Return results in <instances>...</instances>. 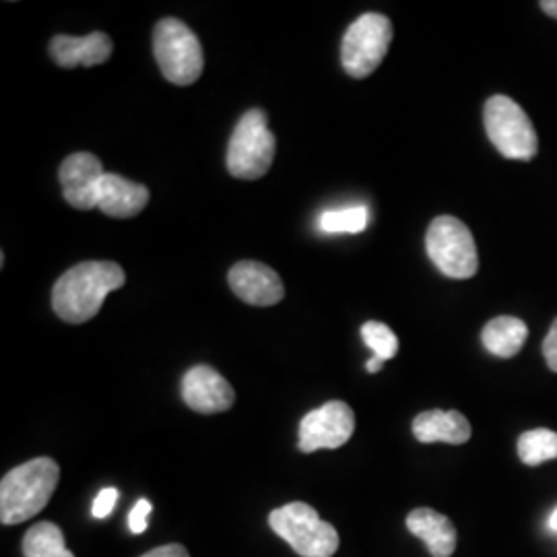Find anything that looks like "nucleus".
I'll use <instances>...</instances> for the list:
<instances>
[{
    "label": "nucleus",
    "mask_w": 557,
    "mask_h": 557,
    "mask_svg": "<svg viewBox=\"0 0 557 557\" xmlns=\"http://www.w3.org/2000/svg\"><path fill=\"white\" fill-rule=\"evenodd\" d=\"M126 283L122 267L110 260H87L69 269L52 289V308L60 319L83 324L98 317L106 298Z\"/></svg>",
    "instance_id": "1"
},
{
    "label": "nucleus",
    "mask_w": 557,
    "mask_h": 557,
    "mask_svg": "<svg viewBox=\"0 0 557 557\" xmlns=\"http://www.w3.org/2000/svg\"><path fill=\"white\" fill-rule=\"evenodd\" d=\"M59 481V462L48 457L34 458L9 471L0 483V522L9 527L38 517Z\"/></svg>",
    "instance_id": "2"
},
{
    "label": "nucleus",
    "mask_w": 557,
    "mask_h": 557,
    "mask_svg": "<svg viewBox=\"0 0 557 557\" xmlns=\"http://www.w3.org/2000/svg\"><path fill=\"white\" fill-rule=\"evenodd\" d=\"M269 524L298 556L333 557L337 554L341 543L337 529L304 502H292L273 510Z\"/></svg>",
    "instance_id": "3"
},
{
    "label": "nucleus",
    "mask_w": 557,
    "mask_h": 557,
    "mask_svg": "<svg viewBox=\"0 0 557 557\" xmlns=\"http://www.w3.org/2000/svg\"><path fill=\"white\" fill-rule=\"evenodd\" d=\"M275 135L269 131L267 114L255 108L248 110L230 139L227 170L234 178L259 180L271 170L275 160Z\"/></svg>",
    "instance_id": "4"
},
{
    "label": "nucleus",
    "mask_w": 557,
    "mask_h": 557,
    "mask_svg": "<svg viewBox=\"0 0 557 557\" xmlns=\"http://www.w3.org/2000/svg\"><path fill=\"white\" fill-rule=\"evenodd\" d=\"M153 52L163 77L174 85L199 81L205 57L197 34L184 21L161 20L153 29Z\"/></svg>",
    "instance_id": "5"
},
{
    "label": "nucleus",
    "mask_w": 557,
    "mask_h": 557,
    "mask_svg": "<svg viewBox=\"0 0 557 557\" xmlns=\"http://www.w3.org/2000/svg\"><path fill=\"white\" fill-rule=\"evenodd\" d=\"M485 133L506 160L531 161L539 151L537 133L527 112L508 96H494L483 110Z\"/></svg>",
    "instance_id": "6"
},
{
    "label": "nucleus",
    "mask_w": 557,
    "mask_h": 557,
    "mask_svg": "<svg viewBox=\"0 0 557 557\" xmlns=\"http://www.w3.org/2000/svg\"><path fill=\"white\" fill-rule=\"evenodd\" d=\"M428 257L442 275L450 278L475 277L479 269L478 246L471 230L450 215L432 221L425 234Z\"/></svg>",
    "instance_id": "7"
},
{
    "label": "nucleus",
    "mask_w": 557,
    "mask_h": 557,
    "mask_svg": "<svg viewBox=\"0 0 557 557\" xmlns=\"http://www.w3.org/2000/svg\"><path fill=\"white\" fill-rule=\"evenodd\" d=\"M393 41V23L380 13H366L354 21L343 38L341 62L349 77L366 79L380 66Z\"/></svg>",
    "instance_id": "8"
},
{
    "label": "nucleus",
    "mask_w": 557,
    "mask_h": 557,
    "mask_svg": "<svg viewBox=\"0 0 557 557\" xmlns=\"http://www.w3.org/2000/svg\"><path fill=\"white\" fill-rule=\"evenodd\" d=\"M356 432V416L343 400H329L310 411L299 423V450L310 455L317 450H335L345 446Z\"/></svg>",
    "instance_id": "9"
},
{
    "label": "nucleus",
    "mask_w": 557,
    "mask_h": 557,
    "mask_svg": "<svg viewBox=\"0 0 557 557\" xmlns=\"http://www.w3.org/2000/svg\"><path fill=\"white\" fill-rule=\"evenodd\" d=\"M106 170L94 153H73L60 165L59 178L66 202L79 211H91L100 202Z\"/></svg>",
    "instance_id": "10"
},
{
    "label": "nucleus",
    "mask_w": 557,
    "mask_h": 557,
    "mask_svg": "<svg viewBox=\"0 0 557 557\" xmlns=\"http://www.w3.org/2000/svg\"><path fill=\"white\" fill-rule=\"evenodd\" d=\"M182 398L193 411L213 416L232 409L236 393L232 384L211 366H195L182 380Z\"/></svg>",
    "instance_id": "11"
},
{
    "label": "nucleus",
    "mask_w": 557,
    "mask_h": 557,
    "mask_svg": "<svg viewBox=\"0 0 557 557\" xmlns=\"http://www.w3.org/2000/svg\"><path fill=\"white\" fill-rule=\"evenodd\" d=\"M230 287L242 301L250 306H275L285 298V287L277 273L257 260H242L232 267Z\"/></svg>",
    "instance_id": "12"
},
{
    "label": "nucleus",
    "mask_w": 557,
    "mask_h": 557,
    "mask_svg": "<svg viewBox=\"0 0 557 557\" xmlns=\"http://www.w3.org/2000/svg\"><path fill=\"white\" fill-rule=\"evenodd\" d=\"M112 40L103 32H94L89 36H57L50 41V57L62 69L75 66H98L112 57Z\"/></svg>",
    "instance_id": "13"
},
{
    "label": "nucleus",
    "mask_w": 557,
    "mask_h": 557,
    "mask_svg": "<svg viewBox=\"0 0 557 557\" xmlns=\"http://www.w3.org/2000/svg\"><path fill=\"white\" fill-rule=\"evenodd\" d=\"M149 202L147 186L122 178L119 174H106L101 182L100 202L98 209L108 218L128 220L139 215Z\"/></svg>",
    "instance_id": "14"
},
{
    "label": "nucleus",
    "mask_w": 557,
    "mask_h": 557,
    "mask_svg": "<svg viewBox=\"0 0 557 557\" xmlns=\"http://www.w3.org/2000/svg\"><path fill=\"white\" fill-rule=\"evenodd\" d=\"M407 529L428 545L432 557H450L457 549L455 524L432 508L413 510L407 517Z\"/></svg>",
    "instance_id": "15"
},
{
    "label": "nucleus",
    "mask_w": 557,
    "mask_h": 557,
    "mask_svg": "<svg viewBox=\"0 0 557 557\" xmlns=\"http://www.w3.org/2000/svg\"><path fill=\"white\" fill-rule=\"evenodd\" d=\"M413 436L421 444H434V442H446V444H465L471 438V423L458 411H423L413 419Z\"/></svg>",
    "instance_id": "16"
},
{
    "label": "nucleus",
    "mask_w": 557,
    "mask_h": 557,
    "mask_svg": "<svg viewBox=\"0 0 557 557\" xmlns=\"http://www.w3.org/2000/svg\"><path fill=\"white\" fill-rule=\"evenodd\" d=\"M529 337L527 324L515 317H498L483 326V347L496 358L510 359L524 347Z\"/></svg>",
    "instance_id": "17"
},
{
    "label": "nucleus",
    "mask_w": 557,
    "mask_h": 557,
    "mask_svg": "<svg viewBox=\"0 0 557 557\" xmlns=\"http://www.w3.org/2000/svg\"><path fill=\"white\" fill-rule=\"evenodd\" d=\"M23 556L25 557H75L66 547L64 533L50 520L34 524L23 537Z\"/></svg>",
    "instance_id": "18"
},
{
    "label": "nucleus",
    "mask_w": 557,
    "mask_h": 557,
    "mask_svg": "<svg viewBox=\"0 0 557 557\" xmlns=\"http://www.w3.org/2000/svg\"><path fill=\"white\" fill-rule=\"evenodd\" d=\"M518 457L529 465V467H537L547 460H556L557 458V434L552 430L539 428L524 432L518 438Z\"/></svg>",
    "instance_id": "19"
},
{
    "label": "nucleus",
    "mask_w": 557,
    "mask_h": 557,
    "mask_svg": "<svg viewBox=\"0 0 557 557\" xmlns=\"http://www.w3.org/2000/svg\"><path fill=\"white\" fill-rule=\"evenodd\" d=\"M370 223V211L363 205H354L347 209L324 211L319 225L324 234H361Z\"/></svg>",
    "instance_id": "20"
},
{
    "label": "nucleus",
    "mask_w": 557,
    "mask_h": 557,
    "mask_svg": "<svg viewBox=\"0 0 557 557\" xmlns=\"http://www.w3.org/2000/svg\"><path fill=\"white\" fill-rule=\"evenodd\" d=\"M361 338L363 343L374 351L376 358L382 361H388V359L395 358L398 351V338L391 326L376 322V320H370L361 326Z\"/></svg>",
    "instance_id": "21"
},
{
    "label": "nucleus",
    "mask_w": 557,
    "mask_h": 557,
    "mask_svg": "<svg viewBox=\"0 0 557 557\" xmlns=\"http://www.w3.org/2000/svg\"><path fill=\"white\" fill-rule=\"evenodd\" d=\"M119 490L116 487H103L98 498L94 499V506H91V515L98 520L110 517L116 508V502H119Z\"/></svg>",
    "instance_id": "22"
},
{
    "label": "nucleus",
    "mask_w": 557,
    "mask_h": 557,
    "mask_svg": "<svg viewBox=\"0 0 557 557\" xmlns=\"http://www.w3.org/2000/svg\"><path fill=\"white\" fill-rule=\"evenodd\" d=\"M151 510H153V506H151L149 499H139V502L133 506V510H131V515H128V529H131L133 535H140V533L147 531Z\"/></svg>",
    "instance_id": "23"
},
{
    "label": "nucleus",
    "mask_w": 557,
    "mask_h": 557,
    "mask_svg": "<svg viewBox=\"0 0 557 557\" xmlns=\"http://www.w3.org/2000/svg\"><path fill=\"white\" fill-rule=\"evenodd\" d=\"M543 356H545L549 370L557 374V319L554 320L547 337L543 341Z\"/></svg>",
    "instance_id": "24"
},
{
    "label": "nucleus",
    "mask_w": 557,
    "mask_h": 557,
    "mask_svg": "<svg viewBox=\"0 0 557 557\" xmlns=\"http://www.w3.org/2000/svg\"><path fill=\"white\" fill-rule=\"evenodd\" d=\"M140 557H190V554L186 552L184 545L172 543V545H161L158 549H151Z\"/></svg>",
    "instance_id": "25"
},
{
    "label": "nucleus",
    "mask_w": 557,
    "mask_h": 557,
    "mask_svg": "<svg viewBox=\"0 0 557 557\" xmlns=\"http://www.w3.org/2000/svg\"><path fill=\"white\" fill-rule=\"evenodd\" d=\"M539 7H541L549 17L557 20V0H543Z\"/></svg>",
    "instance_id": "26"
},
{
    "label": "nucleus",
    "mask_w": 557,
    "mask_h": 557,
    "mask_svg": "<svg viewBox=\"0 0 557 557\" xmlns=\"http://www.w3.org/2000/svg\"><path fill=\"white\" fill-rule=\"evenodd\" d=\"M382 363H384V361H382V359L376 358V356H374V358L370 359V361H368V363H366V368H368V372H370V374H376V372H380V368H382Z\"/></svg>",
    "instance_id": "27"
},
{
    "label": "nucleus",
    "mask_w": 557,
    "mask_h": 557,
    "mask_svg": "<svg viewBox=\"0 0 557 557\" xmlns=\"http://www.w3.org/2000/svg\"><path fill=\"white\" fill-rule=\"evenodd\" d=\"M549 529H552V531H556L557 533V508L554 510L552 518H549Z\"/></svg>",
    "instance_id": "28"
}]
</instances>
